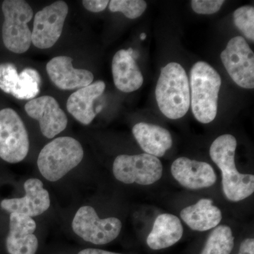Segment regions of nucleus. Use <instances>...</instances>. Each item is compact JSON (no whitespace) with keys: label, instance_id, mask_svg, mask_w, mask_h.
Here are the masks:
<instances>
[{"label":"nucleus","instance_id":"nucleus-1","mask_svg":"<svg viewBox=\"0 0 254 254\" xmlns=\"http://www.w3.org/2000/svg\"><path fill=\"white\" fill-rule=\"evenodd\" d=\"M237 140L231 134L218 137L210 145V155L222 172V190L227 199L238 202L254 192V176L239 173L235 165Z\"/></svg>","mask_w":254,"mask_h":254},{"label":"nucleus","instance_id":"nucleus-2","mask_svg":"<svg viewBox=\"0 0 254 254\" xmlns=\"http://www.w3.org/2000/svg\"><path fill=\"white\" fill-rule=\"evenodd\" d=\"M159 109L171 120L183 118L190 105V82L180 64L169 63L162 68L155 88Z\"/></svg>","mask_w":254,"mask_h":254},{"label":"nucleus","instance_id":"nucleus-3","mask_svg":"<svg viewBox=\"0 0 254 254\" xmlns=\"http://www.w3.org/2000/svg\"><path fill=\"white\" fill-rule=\"evenodd\" d=\"M222 80L215 68L198 62L190 69V105L192 113L200 123L208 124L216 118Z\"/></svg>","mask_w":254,"mask_h":254},{"label":"nucleus","instance_id":"nucleus-4","mask_svg":"<svg viewBox=\"0 0 254 254\" xmlns=\"http://www.w3.org/2000/svg\"><path fill=\"white\" fill-rule=\"evenodd\" d=\"M81 143L71 137H58L45 145L38 155V168L46 180L56 182L83 160Z\"/></svg>","mask_w":254,"mask_h":254},{"label":"nucleus","instance_id":"nucleus-5","mask_svg":"<svg viewBox=\"0 0 254 254\" xmlns=\"http://www.w3.org/2000/svg\"><path fill=\"white\" fill-rule=\"evenodd\" d=\"M1 10L4 16L1 31L4 46L16 54L26 53L32 43L28 26L33 16L31 6L23 0H5Z\"/></svg>","mask_w":254,"mask_h":254},{"label":"nucleus","instance_id":"nucleus-6","mask_svg":"<svg viewBox=\"0 0 254 254\" xmlns=\"http://www.w3.org/2000/svg\"><path fill=\"white\" fill-rule=\"evenodd\" d=\"M29 137L21 118L15 110H0V158L9 163H17L27 156Z\"/></svg>","mask_w":254,"mask_h":254},{"label":"nucleus","instance_id":"nucleus-7","mask_svg":"<svg viewBox=\"0 0 254 254\" xmlns=\"http://www.w3.org/2000/svg\"><path fill=\"white\" fill-rule=\"evenodd\" d=\"M113 174L118 181L130 185H150L163 175V165L156 157L142 153L120 155L113 163Z\"/></svg>","mask_w":254,"mask_h":254},{"label":"nucleus","instance_id":"nucleus-8","mask_svg":"<svg viewBox=\"0 0 254 254\" xmlns=\"http://www.w3.org/2000/svg\"><path fill=\"white\" fill-rule=\"evenodd\" d=\"M122 222L116 218L100 219L91 206L78 209L72 222L73 231L86 242L103 245L115 240L121 232Z\"/></svg>","mask_w":254,"mask_h":254},{"label":"nucleus","instance_id":"nucleus-9","mask_svg":"<svg viewBox=\"0 0 254 254\" xmlns=\"http://www.w3.org/2000/svg\"><path fill=\"white\" fill-rule=\"evenodd\" d=\"M220 58L235 83L247 89L254 88V54L245 38H232Z\"/></svg>","mask_w":254,"mask_h":254},{"label":"nucleus","instance_id":"nucleus-10","mask_svg":"<svg viewBox=\"0 0 254 254\" xmlns=\"http://www.w3.org/2000/svg\"><path fill=\"white\" fill-rule=\"evenodd\" d=\"M68 6L65 1H57L35 15L31 42L39 49L52 48L63 33Z\"/></svg>","mask_w":254,"mask_h":254},{"label":"nucleus","instance_id":"nucleus-11","mask_svg":"<svg viewBox=\"0 0 254 254\" xmlns=\"http://www.w3.org/2000/svg\"><path fill=\"white\" fill-rule=\"evenodd\" d=\"M25 110L30 118L39 123L43 136L53 138L66 128L68 119L59 103L49 95L33 98L25 105Z\"/></svg>","mask_w":254,"mask_h":254},{"label":"nucleus","instance_id":"nucleus-12","mask_svg":"<svg viewBox=\"0 0 254 254\" xmlns=\"http://www.w3.org/2000/svg\"><path fill=\"white\" fill-rule=\"evenodd\" d=\"M26 195L23 198L4 199L0 206L9 213L23 214L29 217L41 215L48 210L50 198L48 190L43 188V184L38 179H28L23 185Z\"/></svg>","mask_w":254,"mask_h":254},{"label":"nucleus","instance_id":"nucleus-13","mask_svg":"<svg viewBox=\"0 0 254 254\" xmlns=\"http://www.w3.org/2000/svg\"><path fill=\"white\" fill-rule=\"evenodd\" d=\"M171 173L182 186L189 190L208 188L215 183L216 174L211 165L181 157L173 162Z\"/></svg>","mask_w":254,"mask_h":254},{"label":"nucleus","instance_id":"nucleus-14","mask_svg":"<svg viewBox=\"0 0 254 254\" xmlns=\"http://www.w3.org/2000/svg\"><path fill=\"white\" fill-rule=\"evenodd\" d=\"M9 232L6 247L9 254H36L38 241L36 235V223L31 217L23 214L10 213Z\"/></svg>","mask_w":254,"mask_h":254},{"label":"nucleus","instance_id":"nucleus-15","mask_svg":"<svg viewBox=\"0 0 254 254\" xmlns=\"http://www.w3.org/2000/svg\"><path fill=\"white\" fill-rule=\"evenodd\" d=\"M72 62V58L69 57L58 56L47 64V73L60 89L81 88L93 83V73L88 70L73 68Z\"/></svg>","mask_w":254,"mask_h":254},{"label":"nucleus","instance_id":"nucleus-16","mask_svg":"<svg viewBox=\"0 0 254 254\" xmlns=\"http://www.w3.org/2000/svg\"><path fill=\"white\" fill-rule=\"evenodd\" d=\"M133 53L131 48L119 50L112 63L114 83L124 93L136 91L143 83V75L132 57Z\"/></svg>","mask_w":254,"mask_h":254},{"label":"nucleus","instance_id":"nucleus-17","mask_svg":"<svg viewBox=\"0 0 254 254\" xmlns=\"http://www.w3.org/2000/svg\"><path fill=\"white\" fill-rule=\"evenodd\" d=\"M105 86L104 81H98L74 92L66 103L68 113L80 123L90 125L97 115L93 109V103L104 93Z\"/></svg>","mask_w":254,"mask_h":254},{"label":"nucleus","instance_id":"nucleus-18","mask_svg":"<svg viewBox=\"0 0 254 254\" xmlns=\"http://www.w3.org/2000/svg\"><path fill=\"white\" fill-rule=\"evenodd\" d=\"M132 133L146 154L163 157L173 145V137L166 128L145 123L136 124Z\"/></svg>","mask_w":254,"mask_h":254},{"label":"nucleus","instance_id":"nucleus-19","mask_svg":"<svg viewBox=\"0 0 254 254\" xmlns=\"http://www.w3.org/2000/svg\"><path fill=\"white\" fill-rule=\"evenodd\" d=\"M183 233L180 219L172 214H161L155 220L147 237V245L153 250L168 248L181 240Z\"/></svg>","mask_w":254,"mask_h":254},{"label":"nucleus","instance_id":"nucleus-20","mask_svg":"<svg viewBox=\"0 0 254 254\" xmlns=\"http://www.w3.org/2000/svg\"><path fill=\"white\" fill-rule=\"evenodd\" d=\"M180 216L191 230L198 232L215 228L222 218L221 210L208 198H202L195 204L184 208Z\"/></svg>","mask_w":254,"mask_h":254},{"label":"nucleus","instance_id":"nucleus-21","mask_svg":"<svg viewBox=\"0 0 254 254\" xmlns=\"http://www.w3.org/2000/svg\"><path fill=\"white\" fill-rule=\"evenodd\" d=\"M235 245V237L227 225L215 227L208 237L200 254H230Z\"/></svg>","mask_w":254,"mask_h":254},{"label":"nucleus","instance_id":"nucleus-22","mask_svg":"<svg viewBox=\"0 0 254 254\" xmlns=\"http://www.w3.org/2000/svg\"><path fill=\"white\" fill-rule=\"evenodd\" d=\"M41 77L36 70L26 68L18 73V79L11 95L18 99H33L39 93Z\"/></svg>","mask_w":254,"mask_h":254},{"label":"nucleus","instance_id":"nucleus-23","mask_svg":"<svg viewBox=\"0 0 254 254\" xmlns=\"http://www.w3.org/2000/svg\"><path fill=\"white\" fill-rule=\"evenodd\" d=\"M146 7V1L143 0H112L109 2L112 12H122L130 19L140 17Z\"/></svg>","mask_w":254,"mask_h":254},{"label":"nucleus","instance_id":"nucleus-24","mask_svg":"<svg viewBox=\"0 0 254 254\" xmlns=\"http://www.w3.org/2000/svg\"><path fill=\"white\" fill-rule=\"evenodd\" d=\"M234 23L247 39L254 41V8L244 6L238 8L233 14Z\"/></svg>","mask_w":254,"mask_h":254},{"label":"nucleus","instance_id":"nucleus-25","mask_svg":"<svg viewBox=\"0 0 254 254\" xmlns=\"http://www.w3.org/2000/svg\"><path fill=\"white\" fill-rule=\"evenodd\" d=\"M18 79L17 70L10 63L0 64V89L11 94Z\"/></svg>","mask_w":254,"mask_h":254},{"label":"nucleus","instance_id":"nucleus-26","mask_svg":"<svg viewBox=\"0 0 254 254\" xmlns=\"http://www.w3.org/2000/svg\"><path fill=\"white\" fill-rule=\"evenodd\" d=\"M225 1L222 0H192V9L197 14H213L218 12Z\"/></svg>","mask_w":254,"mask_h":254},{"label":"nucleus","instance_id":"nucleus-27","mask_svg":"<svg viewBox=\"0 0 254 254\" xmlns=\"http://www.w3.org/2000/svg\"><path fill=\"white\" fill-rule=\"evenodd\" d=\"M110 1L108 0H83L82 4L88 11L98 13L104 11Z\"/></svg>","mask_w":254,"mask_h":254},{"label":"nucleus","instance_id":"nucleus-28","mask_svg":"<svg viewBox=\"0 0 254 254\" xmlns=\"http://www.w3.org/2000/svg\"><path fill=\"white\" fill-rule=\"evenodd\" d=\"M238 254H254V239H246L240 245V253Z\"/></svg>","mask_w":254,"mask_h":254},{"label":"nucleus","instance_id":"nucleus-29","mask_svg":"<svg viewBox=\"0 0 254 254\" xmlns=\"http://www.w3.org/2000/svg\"><path fill=\"white\" fill-rule=\"evenodd\" d=\"M78 254H121L108 251L97 250V249H86L81 251Z\"/></svg>","mask_w":254,"mask_h":254},{"label":"nucleus","instance_id":"nucleus-30","mask_svg":"<svg viewBox=\"0 0 254 254\" xmlns=\"http://www.w3.org/2000/svg\"><path fill=\"white\" fill-rule=\"evenodd\" d=\"M145 38H146V34L144 33H141V36H140L141 40H145Z\"/></svg>","mask_w":254,"mask_h":254}]
</instances>
